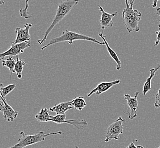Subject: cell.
I'll return each mask as SVG.
<instances>
[{
  "mask_svg": "<svg viewBox=\"0 0 160 148\" xmlns=\"http://www.w3.org/2000/svg\"><path fill=\"white\" fill-rule=\"evenodd\" d=\"M63 134V133L61 131L49 133H46L44 131H41L35 135H26L24 132H21L20 133L21 137L17 144L9 148H25L30 145H34L37 143L45 141L46 137L49 136Z\"/></svg>",
  "mask_w": 160,
  "mask_h": 148,
  "instance_id": "4",
  "label": "cell"
},
{
  "mask_svg": "<svg viewBox=\"0 0 160 148\" xmlns=\"http://www.w3.org/2000/svg\"><path fill=\"white\" fill-rule=\"evenodd\" d=\"M138 95H139L138 91H136V92L135 93V96L133 97H132L131 95L128 93H125L124 95L125 99L127 100V105L131 110L130 113H126L128 115V118L129 119H134L138 116L137 110H138Z\"/></svg>",
  "mask_w": 160,
  "mask_h": 148,
  "instance_id": "8",
  "label": "cell"
},
{
  "mask_svg": "<svg viewBox=\"0 0 160 148\" xmlns=\"http://www.w3.org/2000/svg\"><path fill=\"white\" fill-rule=\"evenodd\" d=\"M3 84L0 83V108H1V106L2 104V95H1V88L3 87Z\"/></svg>",
  "mask_w": 160,
  "mask_h": 148,
  "instance_id": "24",
  "label": "cell"
},
{
  "mask_svg": "<svg viewBox=\"0 0 160 148\" xmlns=\"http://www.w3.org/2000/svg\"><path fill=\"white\" fill-rule=\"evenodd\" d=\"M160 69V62L157 65V67L154 68H151L150 70V76L148 77L147 79V81L144 83V87H143V90H142V94L143 95H146V94L149 92L151 90V81L152 79L153 78L157 71Z\"/></svg>",
  "mask_w": 160,
  "mask_h": 148,
  "instance_id": "14",
  "label": "cell"
},
{
  "mask_svg": "<svg viewBox=\"0 0 160 148\" xmlns=\"http://www.w3.org/2000/svg\"><path fill=\"white\" fill-rule=\"evenodd\" d=\"M2 61V66L3 67L8 68L9 70V71H10V77H12V74L14 73V69L16 63V61L11 56L7 58L6 60L3 59Z\"/></svg>",
  "mask_w": 160,
  "mask_h": 148,
  "instance_id": "17",
  "label": "cell"
},
{
  "mask_svg": "<svg viewBox=\"0 0 160 148\" xmlns=\"http://www.w3.org/2000/svg\"><path fill=\"white\" fill-rule=\"evenodd\" d=\"M140 148H144L142 146H141V145H140Z\"/></svg>",
  "mask_w": 160,
  "mask_h": 148,
  "instance_id": "29",
  "label": "cell"
},
{
  "mask_svg": "<svg viewBox=\"0 0 160 148\" xmlns=\"http://www.w3.org/2000/svg\"><path fill=\"white\" fill-rule=\"evenodd\" d=\"M124 121V120L122 118V117H119L115 122H113L108 127L107 129L105 142H108L112 139H114L115 140L119 139L120 135L123 133V122Z\"/></svg>",
  "mask_w": 160,
  "mask_h": 148,
  "instance_id": "5",
  "label": "cell"
},
{
  "mask_svg": "<svg viewBox=\"0 0 160 148\" xmlns=\"http://www.w3.org/2000/svg\"><path fill=\"white\" fill-rule=\"evenodd\" d=\"M51 115L47 108H42L39 113L35 115V119L40 122H48Z\"/></svg>",
  "mask_w": 160,
  "mask_h": 148,
  "instance_id": "18",
  "label": "cell"
},
{
  "mask_svg": "<svg viewBox=\"0 0 160 148\" xmlns=\"http://www.w3.org/2000/svg\"><path fill=\"white\" fill-rule=\"evenodd\" d=\"M154 106L156 108H160V89L158 90V92L155 96V103Z\"/></svg>",
  "mask_w": 160,
  "mask_h": 148,
  "instance_id": "21",
  "label": "cell"
},
{
  "mask_svg": "<svg viewBox=\"0 0 160 148\" xmlns=\"http://www.w3.org/2000/svg\"><path fill=\"white\" fill-rule=\"evenodd\" d=\"M155 33L157 36V40L155 42L154 46H158L160 43V28H159V30L158 32H156Z\"/></svg>",
  "mask_w": 160,
  "mask_h": 148,
  "instance_id": "22",
  "label": "cell"
},
{
  "mask_svg": "<svg viewBox=\"0 0 160 148\" xmlns=\"http://www.w3.org/2000/svg\"><path fill=\"white\" fill-rule=\"evenodd\" d=\"M73 108L72 106V103L71 101L68 102H63L59 103L54 106L50 108L51 112L56 113L57 115H64L68 110H71Z\"/></svg>",
  "mask_w": 160,
  "mask_h": 148,
  "instance_id": "13",
  "label": "cell"
},
{
  "mask_svg": "<svg viewBox=\"0 0 160 148\" xmlns=\"http://www.w3.org/2000/svg\"><path fill=\"white\" fill-rule=\"evenodd\" d=\"M16 58V63L14 67V73H16V75L18 79H21L22 78V73L23 70L24 66H25L26 63L25 62L22 60H20L18 57H17Z\"/></svg>",
  "mask_w": 160,
  "mask_h": 148,
  "instance_id": "16",
  "label": "cell"
},
{
  "mask_svg": "<svg viewBox=\"0 0 160 148\" xmlns=\"http://www.w3.org/2000/svg\"><path fill=\"white\" fill-rule=\"evenodd\" d=\"M16 88V84H12L8 85L7 87H3L1 88V95L3 97H5L8 94H9L12 91H13Z\"/></svg>",
  "mask_w": 160,
  "mask_h": 148,
  "instance_id": "19",
  "label": "cell"
},
{
  "mask_svg": "<svg viewBox=\"0 0 160 148\" xmlns=\"http://www.w3.org/2000/svg\"><path fill=\"white\" fill-rule=\"evenodd\" d=\"M72 106L78 111H82L87 106L86 100L83 97H77L71 101Z\"/></svg>",
  "mask_w": 160,
  "mask_h": 148,
  "instance_id": "15",
  "label": "cell"
},
{
  "mask_svg": "<svg viewBox=\"0 0 160 148\" xmlns=\"http://www.w3.org/2000/svg\"><path fill=\"white\" fill-rule=\"evenodd\" d=\"M160 148V146H159V147H158V148Z\"/></svg>",
  "mask_w": 160,
  "mask_h": 148,
  "instance_id": "31",
  "label": "cell"
},
{
  "mask_svg": "<svg viewBox=\"0 0 160 148\" xmlns=\"http://www.w3.org/2000/svg\"><path fill=\"white\" fill-rule=\"evenodd\" d=\"M2 104L0 108V111L3 113V117L7 121H13L16 119L18 115V112L14 111L13 108L9 105L7 102L5 97L2 96Z\"/></svg>",
  "mask_w": 160,
  "mask_h": 148,
  "instance_id": "9",
  "label": "cell"
},
{
  "mask_svg": "<svg viewBox=\"0 0 160 148\" xmlns=\"http://www.w3.org/2000/svg\"><path fill=\"white\" fill-rule=\"evenodd\" d=\"M29 0H26V6L24 9H21L19 10V15L25 19H29L32 17V16L29 14L28 12V10L29 8Z\"/></svg>",
  "mask_w": 160,
  "mask_h": 148,
  "instance_id": "20",
  "label": "cell"
},
{
  "mask_svg": "<svg viewBox=\"0 0 160 148\" xmlns=\"http://www.w3.org/2000/svg\"><path fill=\"white\" fill-rule=\"evenodd\" d=\"M99 36L102 39L103 41L105 43V45L106 46L107 49L108 50V52L109 53V55L111 56V57L116 62V63H117V66L116 67V68L118 71L120 70V69L122 68V62L120 60V59L118 58V56L117 55V54L116 53V52L112 49L110 46H109L107 41H106V36H104L102 32H99Z\"/></svg>",
  "mask_w": 160,
  "mask_h": 148,
  "instance_id": "12",
  "label": "cell"
},
{
  "mask_svg": "<svg viewBox=\"0 0 160 148\" xmlns=\"http://www.w3.org/2000/svg\"><path fill=\"white\" fill-rule=\"evenodd\" d=\"M75 148H79V147H78V146H77V145H76V146H75Z\"/></svg>",
  "mask_w": 160,
  "mask_h": 148,
  "instance_id": "30",
  "label": "cell"
},
{
  "mask_svg": "<svg viewBox=\"0 0 160 148\" xmlns=\"http://www.w3.org/2000/svg\"><path fill=\"white\" fill-rule=\"evenodd\" d=\"M78 40H83V41H88L90 42H94L98 43L100 45H104V42H100L98 41L96 39L93 38L92 37H90L88 36H85L83 34H79L74 32H70L68 30L66 31L63 32L62 33V35L57 38L52 39L50 42L47 45L43 46L41 48V50H44L45 48L48 47L50 46L54 45L56 43H61L63 42H68L70 45H72L74 41H78Z\"/></svg>",
  "mask_w": 160,
  "mask_h": 148,
  "instance_id": "3",
  "label": "cell"
},
{
  "mask_svg": "<svg viewBox=\"0 0 160 148\" xmlns=\"http://www.w3.org/2000/svg\"><path fill=\"white\" fill-rule=\"evenodd\" d=\"M30 41L17 43L16 45L11 44L10 47L7 51L0 53V61H2L5 57L8 56H14L16 57H18L19 54L24 52L26 48H29V47H30Z\"/></svg>",
  "mask_w": 160,
  "mask_h": 148,
  "instance_id": "6",
  "label": "cell"
},
{
  "mask_svg": "<svg viewBox=\"0 0 160 148\" xmlns=\"http://www.w3.org/2000/svg\"><path fill=\"white\" fill-rule=\"evenodd\" d=\"M32 27V23H26L25 24L24 28L17 27L15 32L17 37L15 40L12 42V45H16L23 42H30L31 41V36L29 32L30 29Z\"/></svg>",
  "mask_w": 160,
  "mask_h": 148,
  "instance_id": "7",
  "label": "cell"
},
{
  "mask_svg": "<svg viewBox=\"0 0 160 148\" xmlns=\"http://www.w3.org/2000/svg\"><path fill=\"white\" fill-rule=\"evenodd\" d=\"M126 148H140V145H138V146H136L135 143H134V141H133L130 144V145Z\"/></svg>",
  "mask_w": 160,
  "mask_h": 148,
  "instance_id": "23",
  "label": "cell"
},
{
  "mask_svg": "<svg viewBox=\"0 0 160 148\" xmlns=\"http://www.w3.org/2000/svg\"><path fill=\"white\" fill-rule=\"evenodd\" d=\"M128 2H129V5H134L135 3V0H128Z\"/></svg>",
  "mask_w": 160,
  "mask_h": 148,
  "instance_id": "27",
  "label": "cell"
},
{
  "mask_svg": "<svg viewBox=\"0 0 160 148\" xmlns=\"http://www.w3.org/2000/svg\"><path fill=\"white\" fill-rule=\"evenodd\" d=\"M80 1V0H65L59 4L56 14L51 25L48 27V29L46 30L45 35L42 39H38L37 41L39 45H41L46 41L48 34L54 28L55 26L57 25L61 21H62V19L68 16L72 9L75 5H77Z\"/></svg>",
  "mask_w": 160,
  "mask_h": 148,
  "instance_id": "1",
  "label": "cell"
},
{
  "mask_svg": "<svg viewBox=\"0 0 160 148\" xmlns=\"http://www.w3.org/2000/svg\"><path fill=\"white\" fill-rule=\"evenodd\" d=\"M158 1H160V0H153V4H152V7H153V8L157 7V2H158Z\"/></svg>",
  "mask_w": 160,
  "mask_h": 148,
  "instance_id": "25",
  "label": "cell"
},
{
  "mask_svg": "<svg viewBox=\"0 0 160 148\" xmlns=\"http://www.w3.org/2000/svg\"><path fill=\"white\" fill-rule=\"evenodd\" d=\"M120 83L121 81L119 79H117L110 82H102L99 84L96 88L93 89L87 95V96L90 97L94 93H96L97 95H99L100 94L106 92V91L109 90L113 86H115L116 84H118Z\"/></svg>",
  "mask_w": 160,
  "mask_h": 148,
  "instance_id": "11",
  "label": "cell"
},
{
  "mask_svg": "<svg viewBox=\"0 0 160 148\" xmlns=\"http://www.w3.org/2000/svg\"><path fill=\"white\" fill-rule=\"evenodd\" d=\"M125 1V8L122 13L123 23L129 33L138 32L140 29L138 23L141 20L142 14L138 10L133 9V5H129L128 0Z\"/></svg>",
  "mask_w": 160,
  "mask_h": 148,
  "instance_id": "2",
  "label": "cell"
},
{
  "mask_svg": "<svg viewBox=\"0 0 160 148\" xmlns=\"http://www.w3.org/2000/svg\"><path fill=\"white\" fill-rule=\"evenodd\" d=\"M4 3H5V2H4L3 1H1V0H0V5H3Z\"/></svg>",
  "mask_w": 160,
  "mask_h": 148,
  "instance_id": "28",
  "label": "cell"
},
{
  "mask_svg": "<svg viewBox=\"0 0 160 148\" xmlns=\"http://www.w3.org/2000/svg\"><path fill=\"white\" fill-rule=\"evenodd\" d=\"M156 12H157V14L158 16H159L160 17V7H157V10H156ZM158 27L160 28V24L158 25Z\"/></svg>",
  "mask_w": 160,
  "mask_h": 148,
  "instance_id": "26",
  "label": "cell"
},
{
  "mask_svg": "<svg viewBox=\"0 0 160 148\" xmlns=\"http://www.w3.org/2000/svg\"><path fill=\"white\" fill-rule=\"evenodd\" d=\"M98 7H99V10L102 13V16H101V18L100 19V23L102 31L106 28L112 27L113 26V22L112 19L114 17L117 16L118 12H116L113 14H109L105 12L104 9L102 8V7H101L100 5H98Z\"/></svg>",
  "mask_w": 160,
  "mask_h": 148,
  "instance_id": "10",
  "label": "cell"
}]
</instances>
